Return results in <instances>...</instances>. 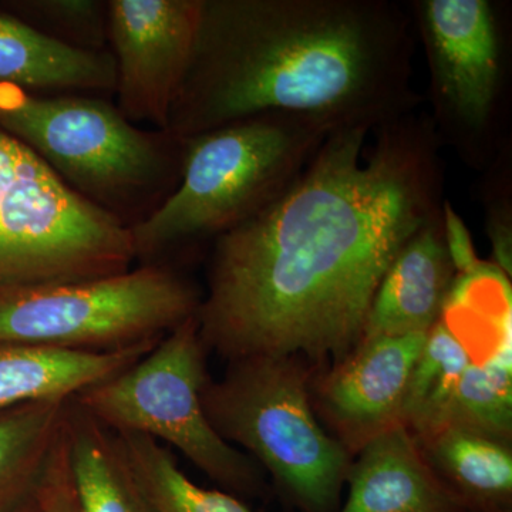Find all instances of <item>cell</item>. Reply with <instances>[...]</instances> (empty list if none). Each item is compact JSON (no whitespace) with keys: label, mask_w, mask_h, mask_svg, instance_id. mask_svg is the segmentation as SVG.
<instances>
[{"label":"cell","mask_w":512,"mask_h":512,"mask_svg":"<svg viewBox=\"0 0 512 512\" xmlns=\"http://www.w3.org/2000/svg\"><path fill=\"white\" fill-rule=\"evenodd\" d=\"M35 498L40 512H79L70 471L66 417L59 439L43 471Z\"/></svg>","instance_id":"cell-24"},{"label":"cell","mask_w":512,"mask_h":512,"mask_svg":"<svg viewBox=\"0 0 512 512\" xmlns=\"http://www.w3.org/2000/svg\"><path fill=\"white\" fill-rule=\"evenodd\" d=\"M427 66L431 121L441 146L485 171L511 148V50L503 3L410 2Z\"/></svg>","instance_id":"cell-7"},{"label":"cell","mask_w":512,"mask_h":512,"mask_svg":"<svg viewBox=\"0 0 512 512\" xmlns=\"http://www.w3.org/2000/svg\"><path fill=\"white\" fill-rule=\"evenodd\" d=\"M414 439L464 511L512 512L511 444L454 424Z\"/></svg>","instance_id":"cell-16"},{"label":"cell","mask_w":512,"mask_h":512,"mask_svg":"<svg viewBox=\"0 0 512 512\" xmlns=\"http://www.w3.org/2000/svg\"><path fill=\"white\" fill-rule=\"evenodd\" d=\"M69 402L36 400L0 412V512L18 510L35 498Z\"/></svg>","instance_id":"cell-18"},{"label":"cell","mask_w":512,"mask_h":512,"mask_svg":"<svg viewBox=\"0 0 512 512\" xmlns=\"http://www.w3.org/2000/svg\"><path fill=\"white\" fill-rule=\"evenodd\" d=\"M114 434L154 511L254 512L237 495L195 484L157 440L127 431Z\"/></svg>","instance_id":"cell-19"},{"label":"cell","mask_w":512,"mask_h":512,"mask_svg":"<svg viewBox=\"0 0 512 512\" xmlns=\"http://www.w3.org/2000/svg\"><path fill=\"white\" fill-rule=\"evenodd\" d=\"M346 483L348 500L338 512H466L404 424L359 451Z\"/></svg>","instance_id":"cell-13"},{"label":"cell","mask_w":512,"mask_h":512,"mask_svg":"<svg viewBox=\"0 0 512 512\" xmlns=\"http://www.w3.org/2000/svg\"><path fill=\"white\" fill-rule=\"evenodd\" d=\"M202 0H110L107 28L120 113L167 131L200 25Z\"/></svg>","instance_id":"cell-10"},{"label":"cell","mask_w":512,"mask_h":512,"mask_svg":"<svg viewBox=\"0 0 512 512\" xmlns=\"http://www.w3.org/2000/svg\"><path fill=\"white\" fill-rule=\"evenodd\" d=\"M158 343L151 340L119 352L86 353L0 342V412L36 400L72 399L119 375Z\"/></svg>","instance_id":"cell-14"},{"label":"cell","mask_w":512,"mask_h":512,"mask_svg":"<svg viewBox=\"0 0 512 512\" xmlns=\"http://www.w3.org/2000/svg\"><path fill=\"white\" fill-rule=\"evenodd\" d=\"M470 363L464 343L440 319L427 332L407 384L402 420L413 436L430 433L444 423L458 380Z\"/></svg>","instance_id":"cell-20"},{"label":"cell","mask_w":512,"mask_h":512,"mask_svg":"<svg viewBox=\"0 0 512 512\" xmlns=\"http://www.w3.org/2000/svg\"><path fill=\"white\" fill-rule=\"evenodd\" d=\"M427 333L360 342L316 386V404L350 456L403 424L407 384Z\"/></svg>","instance_id":"cell-11"},{"label":"cell","mask_w":512,"mask_h":512,"mask_svg":"<svg viewBox=\"0 0 512 512\" xmlns=\"http://www.w3.org/2000/svg\"><path fill=\"white\" fill-rule=\"evenodd\" d=\"M330 133L278 201L215 238L198 330L229 362L345 359L362 342L384 274L439 217L444 161L424 111Z\"/></svg>","instance_id":"cell-1"},{"label":"cell","mask_w":512,"mask_h":512,"mask_svg":"<svg viewBox=\"0 0 512 512\" xmlns=\"http://www.w3.org/2000/svg\"><path fill=\"white\" fill-rule=\"evenodd\" d=\"M414 50L409 8L392 0H202L165 133L181 143L272 113L375 131L423 103Z\"/></svg>","instance_id":"cell-2"},{"label":"cell","mask_w":512,"mask_h":512,"mask_svg":"<svg viewBox=\"0 0 512 512\" xmlns=\"http://www.w3.org/2000/svg\"><path fill=\"white\" fill-rule=\"evenodd\" d=\"M483 202L485 229L490 238L493 259L505 278L512 275V197L511 148L485 170Z\"/></svg>","instance_id":"cell-23"},{"label":"cell","mask_w":512,"mask_h":512,"mask_svg":"<svg viewBox=\"0 0 512 512\" xmlns=\"http://www.w3.org/2000/svg\"><path fill=\"white\" fill-rule=\"evenodd\" d=\"M202 295L174 269L144 264L120 274L0 291V342L72 352H119L197 315Z\"/></svg>","instance_id":"cell-9"},{"label":"cell","mask_w":512,"mask_h":512,"mask_svg":"<svg viewBox=\"0 0 512 512\" xmlns=\"http://www.w3.org/2000/svg\"><path fill=\"white\" fill-rule=\"evenodd\" d=\"M443 234L456 274L467 278L478 274L484 268L485 265L478 259L466 222L448 200L443 204Z\"/></svg>","instance_id":"cell-25"},{"label":"cell","mask_w":512,"mask_h":512,"mask_svg":"<svg viewBox=\"0 0 512 512\" xmlns=\"http://www.w3.org/2000/svg\"><path fill=\"white\" fill-rule=\"evenodd\" d=\"M330 131L291 114H262L181 141L180 181L130 225L136 259L151 264L175 245L220 237L293 187Z\"/></svg>","instance_id":"cell-3"},{"label":"cell","mask_w":512,"mask_h":512,"mask_svg":"<svg viewBox=\"0 0 512 512\" xmlns=\"http://www.w3.org/2000/svg\"><path fill=\"white\" fill-rule=\"evenodd\" d=\"M23 9L37 18L50 36L82 49L103 50L109 37L107 3L93 0H35Z\"/></svg>","instance_id":"cell-22"},{"label":"cell","mask_w":512,"mask_h":512,"mask_svg":"<svg viewBox=\"0 0 512 512\" xmlns=\"http://www.w3.org/2000/svg\"><path fill=\"white\" fill-rule=\"evenodd\" d=\"M134 261L121 218L0 128V291L120 274Z\"/></svg>","instance_id":"cell-5"},{"label":"cell","mask_w":512,"mask_h":512,"mask_svg":"<svg viewBox=\"0 0 512 512\" xmlns=\"http://www.w3.org/2000/svg\"><path fill=\"white\" fill-rule=\"evenodd\" d=\"M207 353L192 316L134 365L87 387L74 400L114 433L167 443L228 493L258 497L265 490L261 468L222 439L202 406V390L210 380Z\"/></svg>","instance_id":"cell-8"},{"label":"cell","mask_w":512,"mask_h":512,"mask_svg":"<svg viewBox=\"0 0 512 512\" xmlns=\"http://www.w3.org/2000/svg\"><path fill=\"white\" fill-rule=\"evenodd\" d=\"M0 128L116 217L117 210L136 205L167 181L174 165L181 167V157L173 154L181 153L183 143L163 131L140 130L103 100L37 97L0 83Z\"/></svg>","instance_id":"cell-6"},{"label":"cell","mask_w":512,"mask_h":512,"mask_svg":"<svg viewBox=\"0 0 512 512\" xmlns=\"http://www.w3.org/2000/svg\"><path fill=\"white\" fill-rule=\"evenodd\" d=\"M202 406L222 439L254 456L299 510L338 512L350 454L316 419L302 357L229 362L205 384Z\"/></svg>","instance_id":"cell-4"},{"label":"cell","mask_w":512,"mask_h":512,"mask_svg":"<svg viewBox=\"0 0 512 512\" xmlns=\"http://www.w3.org/2000/svg\"><path fill=\"white\" fill-rule=\"evenodd\" d=\"M456 271L443 234V212L407 241L384 274L362 342L427 333L441 318Z\"/></svg>","instance_id":"cell-12"},{"label":"cell","mask_w":512,"mask_h":512,"mask_svg":"<svg viewBox=\"0 0 512 512\" xmlns=\"http://www.w3.org/2000/svg\"><path fill=\"white\" fill-rule=\"evenodd\" d=\"M70 471L79 512H156L114 431L70 399L66 412Z\"/></svg>","instance_id":"cell-17"},{"label":"cell","mask_w":512,"mask_h":512,"mask_svg":"<svg viewBox=\"0 0 512 512\" xmlns=\"http://www.w3.org/2000/svg\"><path fill=\"white\" fill-rule=\"evenodd\" d=\"M114 57L104 50L67 45L0 13V83L28 90H116Z\"/></svg>","instance_id":"cell-15"},{"label":"cell","mask_w":512,"mask_h":512,"mask_svg":"<svg viewBox=\"0 0 512 512\" xmlns=\"http://www.w3.org/2000/svg\"><path fill=\"white\" fill-rule=\"evenodd\" d=\"M446 424L466 427L511 444L512 340L484 359L471 360L448 404L441 426Z\"/></svg>","instance_id":"cell-21"},{"label":"cell","mask_w":512,"mask_h":512,"mask_svg":"<svg viewBox=\"0 0 512 512\" xmlns=\"http://www.w3.org/2000/svg\"><path fill=\"white\" fill-rule=\"evenodd\" d=\"M12 512H40V508L36 503V498H33V500L29 501L28 504L22 505L18 510Z\"/></svg>","instance_id":"cell-26"}]
</instances>
